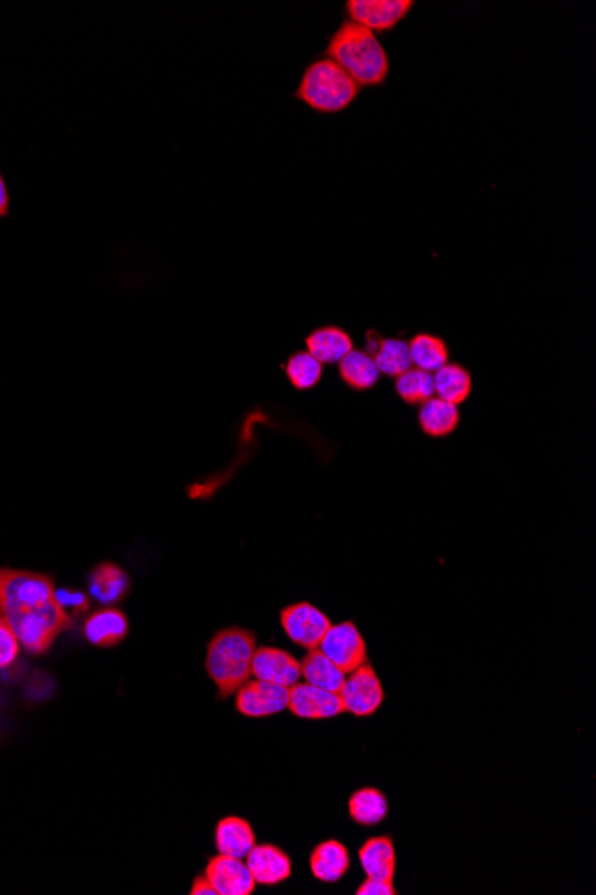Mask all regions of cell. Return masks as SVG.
Segmentation results:
<instances>
[{
    "label": "cell",
    "instance_id": "obj_17",
    "mask_svg": "<svg viewBox=\"0 0 596 895\" xmlns=\"http://www.w3.org/2000/svg\"><path fill=\"white\" fill-rule=\"evenodd\" d=\"M359 862L368 877L393 882L397 873V851L391 836H373L359 847Z\"/></svg>",
    "mask_w": 596,
    "mask_h": 895
},
{
    "label": "cell",
    "instance_id": "obj_19",
    "mask_svg": "<svg viewBox=\"0 0 596 895\" xmlns=\"http://www.w3.org/2000/svg\"><path fill=\"white\" fill-rule=\"evenodd\" d=\"M215 842L218 853L244 860L256 845V835L245 819L225 817L216 824Z\"/></svg>",
    "mask_w": 596,
    "mask_h": 895
},
{
    "label": "cell",
    "instance_id": "obj_9",
    "mask_svg": "<svg viewBox=\"0 0 596 895\" xmlns=\"http://www.w3.org/2000/svg\"><path fill=\"white\" fill-rule=\"evenodd\" d=\"M413 6V0H349L345 11L350 22L372 33H384L397 28Z\"/></svg>",
    "mask_w": 596,
    "mask_h": 895
},
{
    "label": "cell",
    "instance_id": "obj_22",
    "mask_svg": "<svg viewBox=\"0 0 596 895\" xmlns=\"http://www.w3.org/2000/svg\"><path fill=\"white\" fill-rule=\"evenodd\" d=\"M300 678H304V681L312 685V687L338 693L343 687L347 675L338 665L332 663L320 649H311L300 661Z\"/></svg>",
    "mask_w": 596,
    "mask_h": 895
},
{
    "label": "cell",
    "instance_id": "obj_1",
    "mask_svg": "<svg viewBox=\"0 0 596 895\" xmlns=\"http://www.w3.org/2000/svg\"><path fill=\"white\" fill-rule=\"evenodd\" d=\"M326 58L338 63L359 86H381L390 75V55L377 34L350 20L330 37Z\"/></svg>",
    "mask_w": 596,
    "mask_h": 895
},
{
    "label": "cell",
    "instance_id": "obj_21",
    "mask_svg": "<svg viewBox=\"0 0 596 895\" xmlns=\"http://www.w3.org/2000/svg\"><path fill=\"white\" fill-rule=\"evenodd\" d=\"M418 422H420L423 433L429 434L432 439H443L458 430L461 411L452 402L432 398L420 407Z\"/></svg>",
    "mask_w": 596,
    "mask_h": 895
},
{
    "label": "cell",
    "instance_id": "obj_31",
    "mask_svg": "<svg viewBox=\"0 0 596 895\" xmlns=\"http://www.w3.org/2000/svg\"><path fill=\"white\" fill-rule=\"evenodd\" d=\"M55 603L64 609V614L74 620L78 615L86 614L90 608V599L83 591L78 590H55Z\"/></svg>",
    "mask_w": 596,
    "mask_h": 895
},
{
    "label": "cell",
    "instance_id": "obj_16",
    "mask_svg": "<svg viewBox=\"0 0 596 895\" xmlns=\"http://www.w3.org/2000/svg\"><path fill=\"white\" fill-rule=\"evenodd\" d=\"M309 354L317 358L321 366H338L345 356L353 349V340L345 329L336 326L315 329L306 338Z\"/></svg>",
    "mask_w": 596,
    "mask_h": 895
},
{
    "label": "cell",
    "instance_id": "obj_14",
    "mask_svg": "<svg viewBox=\"0 0 596 895\" xmlns=\"http://www.w3.org/2000/svg\"><path fill=\"white\" fill-rule=\"evenodd\" d=\"M364 349L372 356L379 372L388 378H399L413 367L409 343L400 338H382L379 332L368 331Z\"/></svg>",
    "mask_w": 596,
    "mask_h": 895
},
{
    "label": "cell",
    "instance_id": "obj_20",
    "mask_svg": "<svg viewBox=\"0 0 596 895\" xmlns=\"http://www.w3.org/2000/svg\"><path fill=\"white\" fill-rule=\"evenodd\" d=\"M129 631L127 617L120 609H99L84 624V635L96 647H113L124 640Z\"/></svg>",
    "mask_w": 596,
    "mask_h": 895
},
{
    "label": "cell",
    "instance_id": "obj_33",
    "mask_svg": "<svg viewBox=\"0 0 596 895\" xmlns=\"http://www.w3.org/2000/svg\"><path fill=\"white\" fill-rule=\"evenodd\" d=\"M192 895H218L216 892L215 886L212 885V882L207 879L206 874L204 876L195 877V882H193Z\"/></svg>",
    "mask_w": 596,
    "mask_h": 895
},
{
    "label": "cell",
    "instance_id": "obj_8",
    "mask_svg": "<svg viewBox=\"0 0 596 895\" xmlns=\"http://www.w3.org/2000/svg\"><path fill=\"white\" fill-rule=\"evenodd\" d=\"M280 626L289 640L311 651L318 649L321 638L326 637L332 623L311 603H297L280 611Z\"/></svg>",
    "mask_w": 596,
    "mask_h": 895
},
{
    "label": "cell",
    "instance_id": "obj_28",
    "mask_svg": "<svg viewBox=\"0 0 596 895\" xmlns=\"http://www.w3.org/2000/svg\"><path fill=\"white\" fill-rule=\"evenodd\" d=\"M394 390L405 404L409 407H422L423 402L434 398V378L425 370L411 369L405 370L404 374L394 378Z\"/></svg>",
    "mask_w": 596,
    "mask_h": 895
},
{
    "label": "cell",
    "instance_id": "obj_4",
    "mask_svg": "<svg viewBox=\"0 0 596 895\" xmlns=\"http://www.w3.org/2000/svg\"><path fill=\"white\" fill-rule=\"evenodd\" d=\"M6 619L13 626L20 646L32 655L49 651L58 635L72 624L69 615L55 603V597L51 603L37 608L11 611L6 615Z\"/></svg>",
    "mask_w": 596,
    "mask_h": 895
},
{
    "label": "cell",
    "instance_id": "obj_7",
    "mask_svg": "<svg viewBox=\"0 0 596 895\" xmlns=\"http://www.w3.org/2000/svg\"><path fill=\"white\" fill-rule=\"evenodd\" d=\"M318 649L332 663L338 665L345 675H350L361 665L370 661L368 660L367 641L362 638L358 626L350 620L330 626L326 637L321 638Z\"/></svg>",
    "mask_w": 596,
    "mask_h": 895
},
{
    "label": "cell",
    "instance_id": "obj_27",
    "mask_svg": "<svg viewBox=\"0 0 596 895\" xmlns=\"http://www.w3.org/2000/svg\"><path fill=\"white\" fill-rule=\"evenodd\" d=\"M129 579L122 568L113 564L99 565L90 576V590L104 605H113L124 597Z\"/></svg>",
    "mask_w": 596,
    "mask_h": 895
},
{
    "label": "cell",
    "instance_id": "obj_30",
    "mask_svg": "<svg viewBox=\"0 0 596 895\" xmlns=\"http://www.w3.org/2000/svg\"><path fill=\"white\" fill-rule=\"evenodd\" d=\"M20 651V640L14 632L10 620L0 619V669H6L14 663Z\"/></svg>",
    "mask_w": 596,
    "mask_h": 895
},
{
    "label": "cell",
    "instance_id": "obj_34",
    "mask_svg": "<svg viewBox=\"0 0 596 895\" xmlns=\"http://www.w3.org/2000/svg\"><path fill=\"white\" fill-rule=\"evenodd\" d=\"M8 209H10V197H8L4 177L0 176V218L8 215Z\"/></svg>",
    "mask_w": 596,
    "mask_h": 895
},
{
    "label": "cell",
    "instance_id": "obj_25",
    "mask_svg": "<svg viewBox=\"0 0 596 895\" xmlns=\"http://www.w3.org/2000/svg\"><path fill=\"white\" fill-rule=\"evenodd\" d=\"M432 378H434V392L438 398L452 402L455 407L469 401L472 395L473 379L466 367L449 361L445 367H441L438 372H434Z\"/></svg>",
    "mask_w": 596,
    "mask_h": 895
},
{
    "label": "cell",
    "instance_id": "obj_15",
    "mask_svg": "<svg viewBox=\"0 0 596 895\" xmlns=\"http://www.w3.org/2000/svg\"><path fill=\"white\" fill-rule=\"evenodd\" d=\"M245 863L250 868L256 885L276 886L291 876V860L277 845H254Z\"/></svg>",
    "mask_w": 596,
    "mask_h": 895
},
{
    "label": "cell",
    "instance_id": "obj_23",
    "mask_svg": "<svg viewBox=\"0 0 596 895\" xmlns=\"http://www.w3.org/2000/svg\"><path fill=\"white\" fill-rule=\"evenodd\" d=\"M390 813V804L384 792L376 786H364L350 795L349 815L358 826H379Z\"/></svg>",
    "mask_w": 596,
    "mask_h": 895
},
{
    "label": "cell",
    "instance_id": "obj_18",
    "mask_svg": "<svg viewBox=\"0 0 596 895\" xmlns=\"http://www.w3.org/2000/svg\"><path fill=\"white\" fill-rule=\"evenodd\" d=\"M309 867L318 882L338 883L349 873V850L338 841L321 842L312 850Z\"/></svg>",
    "mask_w": 596,
    "mask_h": 895
},
{
    "label": "cell",
    "instance_id": "obj_2",
    "mask_svg": "<svg viewBox=\"0 0 596 895\" xmlns=\"http://www.w3.org/2000/svg\"><path fill=\"white\" fill-rule=\"evenodd\" d=\"M256 637L244 628H227L216 632L207 646L206 670L220 697L238 692L253 678Z\"/></svg>",
    "mask_w": 596,
    "mask_h": 895
},
{
    "label": "cell",
    "instance_id": "obj_6",
    "mask_svg": "<svg viewBox=\"0 0 596 895\" xmlns=\"http://www.w3.org/2000/svg\"><path fill=\"white\" fill-rule=\"evenodd\" d=\"M338 693H340L345 711L359 719L376 716L386 699L381 678L377 676V670L373 669L370 661L347 675L343 687Z\"/></svg>",
    "mask_w": 596,
    "mask_h": 895
},
{
    "label": "cell",
    "instance_id": "obj_11",
    "mask_svg": "<svg viewBox=\"0 0 596 895\" xmlns=\"http://www.w3.org/2000/svg\"><path fill=\"white\" fill-rule=\"evenodd\" d=\"M288 710L298 719L327 720L345 713L340 693L321 690L309 683L289 687Z\"/></svg>",
    "mask_w": 596,
    "mask_h": 895
},
{
    "label": "cell",
    "instance_id": "obj_3",
    "mask_svg": "<svg viewBox=\"0 0 596 895\" xmlns=\"http://www.w3.org/2000/svg\"><path fill=\"white\" fill-rule=\"evenodd\" d=\"M359 93L361 86L338 63L321 58L306 69L295 97L318 113H340Z\"/></svg>",
    "mask_w": 596,
    "mask_h": 895
},
{
    "label": "cell",
    "instance_id": "obj_5",
    "mask_svg": "<svg viewBox=\"0 0 596 895\" xmlns=\"http://www.w3.org/2000/svg\"><path fill=\"white\" fill-rule=\"evenodd\" d=\"M55 586L52 577L25 570L2 573V600L6 615L20 609L37 608L54 600Z\"/></svg>",
    "mask_w": 596,
    "mask_h": 895
},
{
    "label": "cell",
    "instance_id": "obj_24",
    "mask_svg": "<svg viewBox=\"0 0 596 895\" xmlns=\"http://www.w3.org/2000/svg\"><path fill=\"white\" fill-rule=\"evenodd\" d=\"M338 367H340L341 381L356 392L372 390L381 379V372L377 369L372 356L362 349H352L338 363Z\"/></svg>",
    "mask_w": 596,
    "mask_h": 895
},
{
    "label": "cell",
    "instance_id": "obj_10",
    "mask_svg": "<svg viewBox=\"0 0 596 895\" xmlns=\"http://www.w3.org/2000/svg\"><path fill=\"white\" fill-rule=\"evenodd\" d=\"M289 688L250 679L236 692V710L248 719L277 716L288 708Z\"/></svg>",
    "mask_w": 596,
    "mask_h": 895
},
{
    "label": "cell",
    "instance_id": "obj_26",
    "mask_svg": "<svg viewBox=\"0 0 596 895\" xmlns=\"http://www.w3.org/2000/svg\"><path fill=\"white\" fill-rule=\"evenodd\" d=\"M411 361L417 369L434 374L449 363V347L443 338L429 332H418L409 340Z\"/></svg>",
    "mask_w": 596,
    "mask_h": 895
},
{
    "label": "cell",
    "instance_id": "obj_32",
    "mask_svg": "<svg viewBox=\"0 0 596 895\" xmlns=\"http://www.w3.org/2000/svg\"><path fill=\"white\" fill-rule=\"evenodd\" d=\"M393 882H384V879H377V877H368L361 885L358 886L356 895H397Z\"/></svg>",
    "mask_w": 596,
    "mask_h": 895
},
{
    "label": "cell",
    "instance_id": "obj_13",
    "mask_svg": "<svg viewBox=\"0 0 596 895\" xmlns=\"http://www.w3.org/2000/svg\"><path fill=\"white\" fill-rule=\"evenodd\" d=\"M253 676L279 687H294L300 679V661L277 647H259L254 652Z\"/></svg>",
    "mask_w": 596,
    "mask_h": 895
},
{
    "label": "cell",
    "instance_id": "obj_29",
    "mask_svg": "<svg viewBox=\"0 0 596 895\" xmlns=\"http://www.w3.org/2000/svg\"><path fill=\"white\" fill-rule=\"evenodd\" d=\"M285 372L288 376L289 383L294 384L300 392H306V390H311V388L320 383L323 366L317 358H312L308 351L295 352L286 361Z\"/></svg>",
    "mask_w": 596,
    "mask_h": 895
},
{
    "label": "cell",
    "instance_id": "obj_12",
    "mask_svg": "<svg viewBox=\"0 0 596 895\" xmlns=\"http://www.w3.org/2000/svg\"><path fill=\"white\" fill-rule=\"evenodd\" d=\"M204 874L215 886L218 895H250L256 888V879L247 863L225 854H218L209 860Z\"/></svg>",
    "mask_w": 596,
    "mask_h": 895
}]
</instances>
